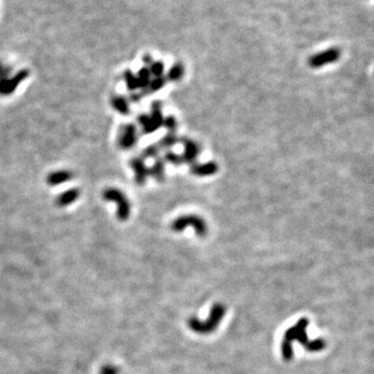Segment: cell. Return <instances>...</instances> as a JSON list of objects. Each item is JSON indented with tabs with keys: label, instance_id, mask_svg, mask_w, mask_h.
<instances>
[{
	"label": "cell",
	"instance_id": "cell-1",
	"mask_svg": "<svg viewBox=\"0 0 374 374\" xmlns=\"http://www.w3.org/2000/svg\"><path fill=\"white\" fill-rule=\"evenodd\" d=\"M309 326V320L307 318H301L294 327L286 331L282 341V356L285 361H291L293 358L292 342L293 340H299L302 345L309 351H320L326 347V341L322 339L309 340L306 335V329Z\"/></svg>",
	"mask_w": 374,
	"mask_h": 374
},
{
	"label": "cell",
	"instance_id": "cell-2",
	"mask_svg": "<svg viewBox=\"0 0 374 374\" xmlns=\"http://www.w3.org/2000/svg\"><path fill=\"white\" fill-rule=\"evenodd\" d=\"M225 313V308L222 303H216L213 306L209 318L205 322L200 321L196 318H190L188 320V327L199 334H210L219 327L221 320Z\"/></svg>",
	"mask_w": 374,
	"mask_h": 374
},
{
	"label": "cell",
	"instance_id": "cell-3",
	"mask_svg": "<svg viewBox=\"0 0 374 374\" xmlns=\"http://www.w3.org/2000/svg\"><path fill=\"white\" fill-rule=\"evenodd\" d=\"M187 227H192L196 234L201 236V237H203L207 233V225H206L205 222L195 215L181 216V218L177 219L172 224V229L176 232H181Z\"/></svg>",
	"mask_w": 374,
	"mask_h": 374
},
{
	"label": "cell",
	"instance_id": "cell-4",
	"mask_svg": "<svg viewBox=\"0 0 374 374\" xmlns=\"http://www.w3.org/2000/svg\"><path fill=\"white\" fill-rule=\"evenodd\" d=\"M339 57H340V51L338 50V49H330V50L328 51L313 55L310 58L309 64L312 68H320L323 65L331 64V63L338 61Z\"/></svg>",
	"mask_w": 374,
	"mask_h": 374
},
{
	"label": "cell",
	"instance_id": "cell-5",
	"mask_svg": "<svg viewBox=\"0 0 374 374\" xmlns=\"http://www.w3.org/2000/svg\"><path fill=\"white\" fill-rule=\"evenodd\" d=\"M184 146H185V152L182 156L183 162L193 164L195 161V158L198 157V155L201 152L200 146L192 141H185Z\"/></svg>",
	"mask_w": 374,
	"mask_h": 374
},
{
	"label": "cell",
	"instance_id": "cell-6",
	"mask_svg": "<svg viewBox=\"0 0 374 374\" xmlns=\"http://www.w3.org/2000/svg\"><path fill=\"white\" fill-rule=\"evenodd\" d=\"M219 167L218 164L214 162H207L203 164H192L191 166V173L195 176L205 177V176H211L218 172Z\"/></svg>",
	"mask_w": 374,
	"mask_h": 374
},
{
	"label": "cell",
	"instance_id": "cell-7",
	"mask_svg": "<svg viewBox=\"0 0 374 374\" xmlns=\"http://www.w3.org/2000/svg\"><path fill=\"white\" fill-rule=\"evenodd\" d=\"M183 74H184V68L181 65L177 64L173 66V68L171 69V71L169 73V78L171 80H179L183 76Z\"/></svg>",
	"mask_w": 374,
	"mask_h": 374
},
{
	"label": "cell",
	"instance_id": "cell-8",
	"mask_svg": "<svg viewBox=\"0 0 374 374\" xmlns=\"http://www.w3.org/2000/svg\"><path fill=\"white\" fill-rule=\"evenodd\" d=\"M167 160H169L170 162L176 164V165H179L183 159H182V156H179V155H176L174 153H169V155H167Z\"/></svg>",
	"mask_w": 374,
	"mask_h": 374
},
{
	"label": "cell",
	"instance_id": "cell-9",
	"mask_svg": "<svg viewBox=\"0 0 374 374\" xmlns=\"http://www.w3.org/2000/svg\"><path fill=\"white\" fill-rule=\"evenodd\" d=\"M177 143V137L176 135L172 132L170 135H167L165 139L163 140L162 144L164 147H172L173 145H175Z\"/></svg>",
	"mask_w": 374,
	"mask_h": 374
},
{
	"label": "cell",
	"instance_id": "cell-10",
	"mask_svg": "<svg viewBox=\"0 0 374 374\" xmlns=\"http://www.w3.org/2000/svg\"><path fill=\"white\" fill-rule=\"evenodd\" d=\"M165 126L169 128V129H172V130L175 129L176 128V120L174 119L173 116L167 117V119L165 120Z\"/></svg>",
	"mask_w": 374,
	"mask_h": 374
},
{
	"label": "cell",
	"instance_id": "cell-11",
	"mask_svg": "<svg viewBox=\"0 0 374 374\" xmlns=\"http://www.w3.org/2000/svg\"><path fill=\"white\" fill-rule=\"evenodd\" d=\"M152 71H153L157 76H160V74H161L162 71H163V66H162L161 64H156V65L153 66Z\"/></svg>",
	"mask_w": 374,
	"mask_h": 374
}]
</instances>
